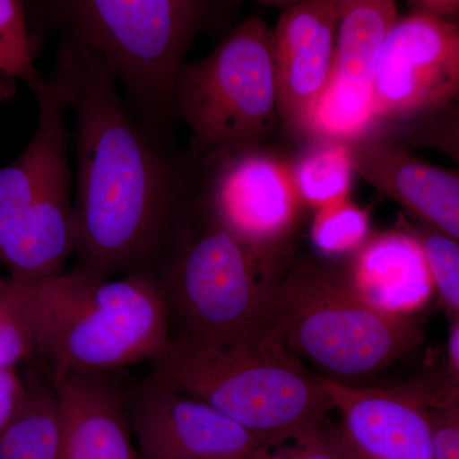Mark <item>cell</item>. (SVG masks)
I'll return each mask as SVG.
<instances>
[{
  "mask_svg": "<svg viewBox=\"0 0 459 459\" xmlns=\"http://www.w3.org/2000/svg\"><path fill=\"white\" fill-rule=\"evenodd\" d=\"M50 78L77 124L78 264L108 276L156 272L186 220L183 171L142 128L95 54L60 41Z\"/></svg>",
  "mask_w": 459,
  "mask_h": 459,
  "instance_id": "6da1fadb",
  "label": "cell"
},
{
  "mask_svg": "<svg viewBox=\"0 0 459 459\" xmlns=\"http://www.w3.org/2000/svg\"><path fill=\"white\" fill-rule=\"evenodd\" d=\"M13 283L31 327L32 362L51 385L151 361L170 341L155 272L108 276L77 264L42 282Z\"/></svg>",
  "mask_w": 459,
  "mask_h": 459,
  "instance_id": "7a4b0ae2",
  "label": "cell"
},
{
  "mask_svg": "<svg viewBox=\"0 0 459 459\" xmlns=\"http://www.w3.org/2000/svg\"><path fill=\"white\" fill-rule=\"evenodd\" d=\"M60 41L100 57L117 77L126 107L155 140L172 117L175 84L199 33L222 0H25Z\"/></svg>",
  "mask_w": 459,
  "mask_h": 459,
  "instance_id": "3957f363",
  "label": "cell"
},
{
  "mask_svg": "<svg viewBox=\"0 0 459 459\" xmlns=\"http://www.w3.org/2000/svg\"><path fill=\"white\" fill-rule=\"evenodd\" d=\"M160 382L210 404L265 440L319 425L334 411L323 376L265 325L231 342L170 340L150 361Z\"/></svg>",
  "mask_w": 459,
  "mask_h": 459,
  "instance_id": "277c9868",
  "label": "cell"
},
{
  "mask_svg": "<svg viewBox=\"0 0 459 459\" xmlns=\"http://www.w3.org/2000/svg\"><path fill=\"white\" fill-rule=\"evenodd\" d=\"M264 325L296 358L332 379L379 373L424 340L418 320L371 307L349 280L309 256L274 282Z\"/></svg>",
  "mask_w": 459,
  "mask_h": 459,
  "instance_id": "5b68a950",
  "label": "cell"
},
{
  "mask_svg": "<svg viewBox=\"0 0 459 459\" xmlns=\"http://www.w3.org/2000/svg\"><path fill=\"white\" fill-rule=\"evenodd\" d=\"M204 213L184 221L155 273L170 340L231 342L264 325L276 281L261 280L258 255Z\"/></svg>",
  "mask_w": 459,
  "mask_h": 459,
  "instance_id": "8992f818",
  "label": "cell"
},
{
  "mask_svg": "<svg viewBox=\"0 0 459 459\" xmlns=\"http://www.w3.org/2000/svg\"><path fill=\"white\" fill-rule=\"evenodd\" d=\"M174 108L199 152H241L280 122L271 29L247 18L204 59L184 63Z\"/></svg>",
  "mask_w": 459,
  "mask_h": 459,
  "instance_id": "52a82bcc",
  "label": "cell"
},
{
  "mask_svg": "<svg viewBox=\"0 0 459 459\" xmlns=\"http://www.w3.org/2000/svg\"><path fill=\"white\" fill-rule=\"evenodd\" d=\"M458 95V23L418 12L398 17L374 72L371 113L377 122L443 113Z\"/></svg>",
  "mask_w": 459,
  "mask_h": 459,
  "instance_id": "ba28073f",
  "label": "cell"
},
{
  "mask_svg": "<svg viewBox=\"0 0 459 459\" xmlns=\"http://www.w3.org/2000/svg\"><path fill=\"white\" fill-rule=\"evenodd\" d=\"M338 14L327 89L305 134L349 142L373 132L371 86L377 56L398 18L394 0H333Z\"/></svg>",
  "mask_w": 459,
  "mask_h": 459,
  "instance_id": "9c48e42d",
  "label": "cell"
},
{
  "mask_svg": "<svg viewBox=\"0 0 459 459\" xmlns=\"http://www.w3.org/2000/svg\"><path fill=\"white\" fill-rule=\"evenodd\" d=\"M126 412L144 459L247 455L270 442L151 374L126 391Z\"/></svg>",
  "mask_w": 459,
  "mask_h": 459,
  "instance_id": "30bf717a",
  "label": "cell"
},
{
  "mask_svg": "<svg viewBox=\"0 0 459 459\" xmlns=\"http://www.w3.org/2000/svg\"><path fill=\"white\" fill-rule=\"evenodd\" d=\"M214 169L207 212L247 249L281 240L298 213L292 170L271 157L241 152L210 153Z\"/></svg>",
  "mask_w": 459,
  "mask_h": 459,
  "instance_id": "8fae6325",
  "label": "cell"
},
{
  "mask_svg": "<svg viewBox=\"0 0 459 459\" xmlns=\"http://www.w3.org/2000/svg\"><path fill=\"white\" fill-rule=\"evenodd\" d=\"M358 459H433L430 404L449 388H358L323 377Z\"/></svg>",
  "mask_w": 459,
  "mask_h": 459,
  "instance_id": "7c38bea8",
  "label": "cell"
},
{
  "mask_svg": "<svg viewBox=\"0 0 459 459\" xmlns=\"http://www.w3.org/2000/svg\"><path fill=\"white\" fill-rule=\"evenodd\" d=\"M337 23L333 0H303L283 9L271 30L277 107L287 131L305 134L327 89Z\"/></svg>",
  "mask_w": 459,
  "mask_h": 459,
  "instance_id": "4fadbf2b",
  "label": "cell"
},
{
  "mask_svg": "<svg viewBox=\"0 0 459 459\" xmlns=\"http://www.w3.org/2000/svg\"><path fill=\"white\" fill-rule=\"evenodd\" d=\"M353 171L403 205L420 221L459 238V178L368 133L347 142Z\"/></svg>",
  "mask_w": 459,
  "mask_h": 459,
  "instance_id": "5bb4252c",
  "label": "cell"
},
{
  "mask_svg": "<svg viewBox=\"0 0 459 459\" xmlns=\"http://www.w3.org/2000/svg\"><path fill=\"white\" fill-rule=\"evenodd\" d=\"M117 373L72 374L53 385L63 459H138Z\"/></svg>",
  "mask_w": 459,
  "mask_h": 459,
  "instance_id": "9a60e30c",
  "label": "cell"
},
{
  "mask_svg": "<svg viewBox=\"0 0 459 459\" xmlns=\"http://www.w3.org/2000/svg\"><path fill=\"white\" fill-rule=\"evenodd\" d=\"M38 126L23 152L0 168V253L51 180L71 169L68 159V107L51 78L32 91Z\"/></svg>",
  "mask_w": 459,
  "mask_h": 459,
  "instance_id": "2e32d148",
  "label": "cell"
},
{
  "mask_svg": "<svg viewBox=\"0 0 459 459\" xmlns=\"http://www.w3.org/2000/svg\"><path fill=\"white\" fill-rule=\"evenodd\" d=\"M74 174L56 175L0 253L8 277L17 282H42L65 271L75 249Z\"/></svg>",
  "mask_w": 459,
  "mask_h": 459,
  "instance_id": "e0dca14e",
  "label": "cell"
},
{
  "mask_svg": "<svg viewBox=\"0 0 459 459\" xmlns=\"http://www.w3.org/2000/svg\"><path fill=\"white\" fill-rule=\"evenodd\" d=\"M347 280L368 304L394 316H411L434 292L419 238L404 231L380 235L362 246Z\"/></svg>",
  "mask_w": 459,
  "mask_h": 459,
  "instance_id": "ac0fdd59",
  "label": "cell"
},
{
  "mask_svg": "<svg viewBox=\"0 0 459 459\" xmlns=\"http://www.w3.org/2000/svg\"><path fill=\"white\" fill-rule=\"evenodd\" d=\"M25 377V403L0 434V459H63L56 389L36 365Z\"/></svg>",
  "mask_w": 459,
  "mask_h": 459,
  "instance_id": "d6986e66",
  "label": "cell"
},
{
  "mask_svg": "<svg viewBox=\"0 0 459 459\" xmlns=\"http://www.w3.org/2000/svg\"><path fill=\"white\" fill-rule=\"evenodd\" d=\"M318 140L299 160L292 177L301 201L319 208L347 198L355 171L347 142Z\"/></svg>",
  "mask_w": 459,
  "mask_h": 459,
  "instance_id": "ffe728a7",
  "label": "cell"
},
{
  "mask_svg": "<svg viewBox=\"0 0 459 459\" xmlns=\"http://www.w3.org/2000/svg\"><path fill=\"white\" fill-rule=\"evenodd\" d=\"M25 0H0V74L21 78L32 91L45 78L35 65Z\"/></svg>",
  "mask_w": 459,
  "mask_h": 459,
  "instance_id": "44dd1931",
  "label": "cell"
},
{
  "mask_svg": "<svg viewBox=\"0 0 459 459\" xmlns=\"http://www.w3.org/2000/svg\"><path fill=\"white\" fill-rule=\"evenodd\" d=\"M369 232V216L349 198L319 207L314 217L312 238L320 252L347 255L360 249Z\"/></svg>",
  "mask_w": 459,
  "mask_h": 459,
  "instance_id": "7402d4cb",
  "label": "cell"
},
{
  "mask_svg": "<svg viewBox=\"0 0 459 459\" xmlns=\"http://www.w3.org/2000/svg\"><path fill=\"white\" fill-rule=\"evenodd\" d=\"M247 459H347V440L342 425L328 418L307 430L262 444Z\"/></svg>",
  "mask_w": 459,
  "mask_h": 459,
  "instance_id": "603a6c76",
  "label": "cell"
},
{
  "mask_svg": "<svg viewBox=\"0 0 459 459\" xmlns=\"http://www.w3.org/2000/svg\"><path fill=\"white\" fill-rule=\"evenodd\" d=\"M424 223V222H422ZM415 237L427 259L434 290L451 322L459 319L458 240L424 223Z\"/></svg>",
  "mask_w": 459,
  "mask_h": 459,
  "instance_id": "cb8c5ba5",
  "label": "cell"
},
{
  "mask_svg": "<svg viewBox=\"0 0 459 459\" xmlns=\"http://www.w3.org/2000/svg\"><path fill=\"white\" fill-rule=\"evenodd\" d=\"M32 360V332L25 307L13 281L0 277V369H17Z\"/></svg>",
  "mask_w": 459,
  "mask_h": 459,
  "instance_id": "d4e9b609",
  "label": "cell"
},
{
  "mask_svg": "<svg viewBox=\"0 0 459 459\" xmlns=\"http://www.w3.org/2000/svg\"><path fill=\"white\" fill-rule=\"evenodd\" d=\"M433 459H459L458 391L449 392L430 404Z\"/></svg>",
  "mask_w": 459,
  "mask_h": 459,
  "instance_id": "484cf974",
  "label": "cell"
},
{
  "mask_svg": "<svg viewBox=\"0 0 459 459\" xmlns=\"http://www.w3.org/2000/svg\"><path fill=\"white\" fill-rule=\"evenodd\" d=\"M26 395L25 376L17 369H0V434L22 409Z\"/></svg>",
  "mask_w": 459,
  "mask_h": 459,
  "instance_id": "4316f807",
  "label": "cell"
},
{
  "mask_svg": "<svg viewBox=\"0 0 459 459\" xmlns=\"http://www.w3.org/2000/svg\"><path fill=\"white\" fill-rule=\"evenodd\" d=\"M411 12L455 21L458 16L459 0H406Z\"/></svg>",
  "mask_w": 459,
  "mask_h": 459,
  "instance_id": "83f0119b",
  "label": "cell"
},
{
  "mask_svg": "<svg viewBox=\"0 0 459 459\" xmlns=\"http://www.w3.org/2000/svg\"><path fill=\"white\" fill-rule=\"evenodd\" d=\"M448 373L452 382L458 385L459 380V319L453 320L451 332H449L448 350Z\"/></svg>",
  "mask_w": 459,
  "mask_h": 459,
  "instance_id": "f1b7e54d",
  "label": "cell"
},
{
  "mask_svg": "<svg viewBox=\"0 0 459 459\" xmlns=\"http://www.w3.org/2000/svg\"><path fill=\"white\" fill-rule=\"evenodd\" d=\"M253 2L258 3V4L267 5V7L285 9L291 7V5L298 4V3L303 2V0H253Z\"/></svg>",
  "mask_w": 459,
  "mask_h": 459,
  "instance_id": "f546056e",
  "label": "cell"
},
{
  "mask_svg": "<svg viewBox=\"0 0 459 459\" xmlns=\"http://www.w3.org/2000/svg\"><path fill=\"white\" fill-rule=\"evenodd\" d=\"M199 459H247V455H212V457Z\"/></svg>",
  "mask_w": 459,
  "mask_h": 459,
  "instance_id": "4dcf8cb0",
  "label": "cell"
},
{
  "mask_svg": "<svg viewBox=\"0 0 459 459\" xmlns=\"http://www.w3.org/2000/svg\"><path fill=\"white\" fill-rule=\"evenodd\" d=\"M347 459H358V457H356L355 455V453L352 452L351 446H350L349 442H347Z\"/></svg>",
  "mask_w": 459,
  "mask_h": 459,
  "instance_id": "1f68e13d",
  "label": "cell"
}]
</instances>
